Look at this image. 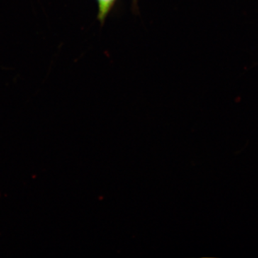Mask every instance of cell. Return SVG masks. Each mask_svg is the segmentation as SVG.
I'll list each match as a JSON object with an SVG mask.
<instances>
[{
    "instance_id": "obj_1",
    "label": "cell",
    "mask_w": 258,
    "mask_h": 258,
    "mask_svg": "<svg viewBox=\"0 0 258 258\" xmlns=\"http://www.w3.org/2000/svg\"><path fill=\"white\" fill-rule=\"evenodd\" d=\"M116 0H97L98 6V18L103 21L112 8L114 6Z\"/></svg>"
}]
</instances>
